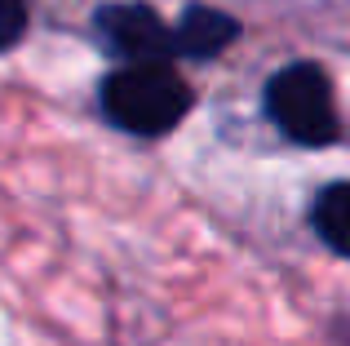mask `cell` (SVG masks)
Listing matches in <instances>:
<instances>
[{"mask_svg":"<svg viewBox=\"0 0 350 346\" xmlns=\"http://www.w3.org/2000/svg\"><path fill=\"white\" fill-rule=\"evenodd\" d=\"M262 107H266V120L297 147L319 151V147L342 142V116H337L333 80L310 58H297L275 71L262 89Z\"/></svg>","mask_w":350,"mask_h":346,"instance_id":"2","label":"cell"},{"mask_svg":"<svg viewBox=\"0 0 350 346\" xmlns=\"http://www.w3.org/2000/svg\"><path fill=\"white\" fill-rule=\"evenodd\" d=\"M235 40H239V18L208 5H191L173 23V53H182V58H217Z\"/></svg>","mask_w":350,"mask_h":346,"instance_id":"4","label":"cell"},{"mask_svg":"<svg viewBox=\"0 0 350 346\" xmlns=\"http://www.w3.org/2000/svg\"><path fill=\"white\" fill-rule=\"evenodd\" d=\"M98 36L124 62H169L173 58V27L151 5H107L94 18Z\"/></svg>","mask_w":350,"mask_h":346,"instance_id":"3","label":"cell"},{"mask_svg":"<svg viewBox=\"0 0 350 346\" xmlns=\"http://www.w3.org/2000/svg\"><path fill=\"white\" fill-rule=\"evenodd\" d=\"M310 231L328 253L350 258V178L319 187V196L310 200Z\"/></svg>","mask_w":350,"mask_h":346,"instance_id":"5","label":"cell"},{"mask_svg":"<svg viewBox=\"0 0 350 346\" xmlns=\"http://www.w3.org/2000/svg\"><path fill=\"white\" fill-rule=\"evenodd\" d=\"M27 31V0H0V49H14Z\"/></svg>","mask_w":350,"mask_h":346,"instance_id":"6","label":"cell"},{"mask_svg":"<svg viewBox=\"0 0 350 346\" xmlns=\"http://www.w3.org/2000/svg\"><path fill=\"white\" fill-rule=\"evenodd\" d=\"M103 116L124 133L160 138L178 129L191 111V85L173 71V62H124L103 80Z\"/></svg>","mask_w":350,"mask_h":346,"instance_id":"1","label":"cell"}]
</instances>
